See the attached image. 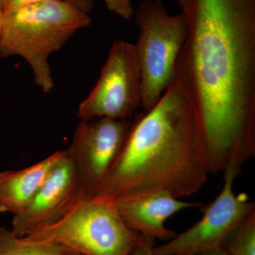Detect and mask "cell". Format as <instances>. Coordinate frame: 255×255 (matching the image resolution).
Segmentation results:
<instances>
[{"label": "cell", "mask_w": 255, "mask_h": 255, "mask_svg": "<svg viewBox=\"0 0 255 255\" xmlns=\"http://www.w3.org/2000/svg\"><path fill=\"white\" fill-rule=\"evenodd\" d=\"M175 78L209 174L255 155V0H188Z\"/></svg>", "instance_id": "6da1fadb"}, {"label": "cell", "mask_w": 255, "mask_h": 255, "mask_svg": "<svg viewBox=\"0 0 255 255\" xmlns=\"http://www.w3.org/2000/svg\"><path fill=\"white\" fill-rule=\"evenodd\" d=\"M209 174L192 107L174 80L152 110L132 121L125 145L95 196L116 201L166 191L182 199L200 190Z\"/></svg>", "instance_id": "7a4b0ae2"}, {"label": "cell", "mask_w": 255, "mask_h": 255, "mask_svg": "<svg viewBox=\"0 0 255 255\" xmlns=\"http://www.w3.org/2000/svg\"><path fill=\"white\" fill-rule=\"evenodd\" d=\"M91 23L88 13L65 0H46L6 13L0 36V56L23 58L36 85L48 93L55 87L50 55Z\"/></svg>", "instance_id": "3957f363"}, {"label": "cell", "mask_w": 255, "mask_h": 255, "mask_svg": "<svg viewBox=\"0 0 255 255\" xmlns=\"http://www.w3.org/2000/svg\"><path fill=\"white\" fill-rule=\"evenodd\" d=\"M143 236L128 227L115 201L81 194L58 221L24 237L55 242L82 255H129Z\"/></svg>", "instance_id": "277c9868"}, {"label": "cell", "mask_w": 255, "mask_h": 255, "mask_svg": "<svg viewBox=\"0 0 255 255\" xmlns=\"http://www.w3.org/2000/svg\"><path fill=\"white\" fill-rule=\"evenodd\" d=\"M136 48L142 78L141 108L152 110L175 78L176 65L187 36L183 13L172 15L162 0H143L135 11Z\"/></svg>", "instance_id": "5b68a950"}, {"label": "cell", "mask_w": 255, "mask_h": 255, "mask_svg": "<svg viewBox=\"0 0 255 255\" xmlns=\"http://www.w3.org/2000/svg\"><path fill=\"white\" fill-rule=\"evenodd\" d=\"M142 78L135 44L117 40L111 47L100 78L79 105L80 121L130 119L141 108Z\"/></svg>", "instance_id": "8992f818"}, {"label": "cell", "mask_w": 255, "mask_h": 255, "mask_svg": "<svg viewBox=\"0 0 255 255\" xmlns=\"http://www.w3.org/2000/svg\"><path fill=\"white\" fill-rule=\"evenodd\" d=\"M241 169L227 167L219 195L205 209L202 219L185 232L165 244L153 247L154 255H189L223 246L235 231L255 212L248 194L233 191V183Z\"/></svg>", "instance_id": "52a82bcc"}, {"label": "cell", "mask_w": 255, "mask_h": 255, "mask_svg": "<svg viewBox=\"0 0 255 255\" xmlns=\"http://www.w3.org/2000/svg\"><path fill=\"white\" fill-rule=\"evenodd\" d=\"M132 122L100 118L81 121L68 150L76 168L82 194L95 196L118 159Z\"/></svg>", "instance_id": "ba28073f"}, {"label": "cell", "mask_w": 255, "mask_h": 255, "mask_svg": "<svg viewBox=\"0 0 255 255\" xmlns=\"http://www.w3.org/2000/svg\"><path fill=\"white\" fill-rule=\"evenodd\" d=\"M81 194L76 168L67 149L29 205L14 215L11 231L23 237L53 224L66 214Z\"/></svg>", "instance_id": "9c48e42d"}, {"label": "cell", "mask_w": 255, "mask_h": 255, "mask_svg": "<svg viewBox=\"0 0 255 255\" xmlns=\"http://www.w3.org/2000/svg\"><path fill=\"white\" fill-rule=\"evenodd\" d=\"M119 214L128 227L145 237L168 241L177 233L165 222L183 209L197 207L199 203L180 200L166 191L116 201Z\"/></svg>", "instance_id": "30bf717a"}, {"label": "cell", "mask_w": 255, "mask_h": 255, "mask_svg": "<svg viewBox=\"0 0 255 255\" xmlns=\"http://www.w3.org/2000/svg\"><path fill=\"white\" fill-rule=\"evenodd\" d=\"M65 152L57 151L26 168L0 172V213L16 215L26 209Z\"/></svg>", "instance_id": "8fae6325"}, {"label": "cell", "mask_w": 255, "mask_h": 255, "mask_svg": "<svg viewBox=\"0 0 255 255\" xmlns=\"http://www.w3.org/2000/svg\"><path fill=\"white\" fill-rule=\"evenodd\" d=\"M0 255H76V253L59 243L18 237L11 230L0 227Z\"/></svg>", "instance_id": "7c38bea8"}, {"label": "cell", "mask_w": 255, "mask_h": 255, "mask_svg": "<svg viewBox=\"0 0 255 255\" xmlns=\"http://www.w3.org/2000/svg\"><path fill=\"white\" fill-rule=\"evenodd\" d=\"M223 247L229 255H255V212L231 235Z\"/></svg>", "instance_id": "4fadbf2b"}, {"label": "cell", "mask_w": 255, "mask_h": 255, "mask_svg": "<svg viewBox=\"0 0 255 255\" xmlns=\"http://www.w3.org/2000/svg\"><path fill=\"white\" fill-rule=\"evenodd\" d=\"M109 10L124 19L128 20L133 15L132 0H103Z\"/></svg>", "instance_id": "5bb4252c"}, {"label": "cell", "mask_w": 255, "mask_h": 255, "mask_svg": "<svg viewBox=\"0 0 255 255\" xmlns=\"http://www.w3.org/2000/svg\"><path fill=\"white\" fill-rule=\"evenodd\" d=\"M44 1L46 0H2L1 2L4 14H6Z\"/></svg>", "instance_id": "9a60e30c"}, {"label": "cell", "mask_w": 255, "mask_h": 255, "mask_svg": "<svg viewBox=\"0 0 255 255\" xmlns=\"http://www.w3.org/2000/svg\"><path fill=\"white\" fill-rule=\"evenodd\" d=\"M154 240L152 238L143 236L140 243L134 248L129 255H154L153 248Z\"/></svg>", "instance_id": "2e32d148"}, {"label": "cell", "mask_w": 255, "mask_h": 255, "mask_svg": "<svg viewBox=\"0 0 255 255\" xmlns=\"http://www.w3.org/2000/svg\"><path fill=\"white\" fill-rule=\"evenodd\" d=\"M65 1L75 5L82 11L87 13H88L93 7V0H65Z\"/></svg>", "instance_id": "e0dca14e"}, {"label": "cell", "mask_w": 255, "mask_h": 255, "mask_svg": "<svg viewBox=\"0 0 255 255\" xmlns=\"http://www.w3.org/2000/svg\"><path fill=\"white\" fill-rule=\"evenodd\" d=\"M189 255H229V254H228L226 248L223 246H221Z\"/></svg>", "instance_id": "ac0fdd59"}, {"label": "cell", "mask_w": 255, "mask_h": 255, "mask_svg": "<svg viewBox=\"0 0 255 255\" xmlns=\"http://www.w3.org/2000/svg\"><path fill=\"white\" fill-rule=\"evenodd\" d=\"M4 11L3 9L2 2L0 0V36H1V29H2L3 23H4Z\"/></svg>", "instance_id": "d6986e66"}, {"label": "cell", "mask_w": 255, "mask_h": 255, "mask_svg": "<svg viewBox=\"0 0 255 255\" xmlns=\"http://www.w3.org/2000/svg\"><path fill=\"white\" fill-rule=\"evenodd\" d=\"M188 0H178V2H179V6H180L181 8H184V6H186V4H187Z\"/></svg>", "instance_id": "ffe728a7"}, {"label": "cell", "mask_w": 255, "mask_h": 255, "mask_svg": "<svg viewBox=\"0 0 255 255\" xmlns=\"http://www.w3.org/2000/svg\"><path fill=\"white\" fill-rule=\"evenodd\" d=\"M76 255H82L77 254V253H76Z\"/></svg>", "instance_id": "44dd1931"}]
</instances>
